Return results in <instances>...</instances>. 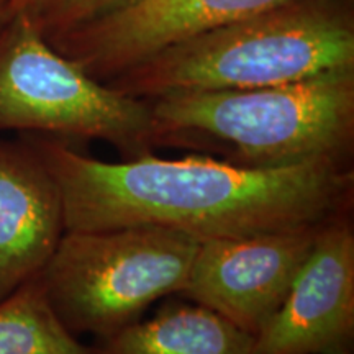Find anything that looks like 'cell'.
<instances>
[{
  "label": "cell",
  "mask_w": 354,
  "mask_h": 354,
  "mask_svg": "<svg viewBox=\"0 0 354 354\" xmlns=\"http://www.w3.org/2000/svg\"><path fill=\"white\" fill-rule=\"evenodd\" d=\"M55 177L66 232L153 225L198 243L322 225L354 205L351 162L248 169L216 158L154 154L107 162L59 138H25Z\"/></svg>",
  "instance_id": "cell-1"
},
{
  "label": "cell",
  "mask_w": 354,
  "mask_h": 354,
  "mask_svg": "<svg viewBox=\"0 0 354 354\" xmlns=\"http://www.w3.org/2000/svg\"><path fill=\"white\" fill-rule=\"evenodd\" d=\"M149 102L156 148H209L221 161L248 169L351 162L354 68L279 86Z\"/></svg>",
  "instance_id": "cell-2"
},
{
  "label": "cell",
  "mask_w": 354,
  "mask_h": 354,
  "mask_svg": "<svg viewBox=\"0 0 354 354\" xmlns=\"http://www.w3.org/2000/svg\"><path fill=\"white\" fill-rule=\"evenodd\" d=\"M351 68V0H289L172 44L105 84L154 100L279 86Z\"/></svg>",
  "instance_id": "cell-3"
},
{
  "label": "cell",
  "mask_w": 354,
  "mask_h": 354,
  "mask_svg": "<svg viewBox=\"0 0 354 354\" xmlns=\"http://www.w3.org/2000/svg\"><path fill=\"white\" fill-rule=\"evenodd\" d=\"M197 248L187 234L153 225L69 230L38 277L71 333L105 338L179 294Z\"/></svg>",
  "instance_id": "cell-4"
},
{
  "label": "cell",
  "mask_w": 354,
  "mask_h": 354,
  "mask_svg": "<svg viewBox=\"0 0 354 354\" xmlns=\"http://www.w3.org/2000/svg\"><path fill=\"white\" fill-rule=\"evenodd\" d=\"M0 130L107 141L123 159L151 154V102L95 81L15 13L0 26Z\"/></svg>",
  "instance_id": "cell-5"
},
{
  "label": "cell",
  "mask_w": 354,
  "mask_h": 354,
  "mask_svg": "<svg viewBox=\"0 0 354 354\" xmlns=\"http://www.w3.org/2000/svg\"><path fill=\"white\" fill-rule=\"evenodd\" d=\"M323 225L198 243L179 295L256 338L284 304Z\"/></svg>",
  "instance_id": "cell-6"
},
{
  "label": "cell",
  "mask_w": 354,
  "mask_h": 354,
  "mask_svg": "<svg viewBox=\"0 0 354 354\" xmlns=\"http://www.w3.org/2000/svg\"><path fill=\"white\" fill-rule=\"evenodd\" d=\"M286 2L289 0H141L44 38L105 84L172 44Z\"/></svg>",
  "instance_id": "cell-7"
},
{
  "label": "cell",
  "mask_w": 354,
  "mask_h": 354,
  "mask_svg": "<svg viewBox=\"0 0 354 354\" xmlns=\"http://www.w3.org/2000/svg\"><path fill=\"white\" fill-rule=\"evenodd\" d=\"M353 212L320 228L289 294L254 338V354H335L354 338Z\"/></svg>",
  "instance_id": "cell-8"
},
{
  "label": "cell",
  "mask_w": 354,
  "mask_h": 354,
  "mask_svg": "<svg viewBox=\"0 0 354 354\" xmlns=\"http://www.w3.org/2000/svg\"><path fill=\"white\" fill-rule=\"evenodd\" d=\"M66 233L55 177L28 141L0 140V302L39 276Z\"/></svg>",
  "instance_id": "cell-9"
},
{
  "label": "cell",
  "mask_w": 354,
  "mask_h": 354,
  "mask_svg": "<svg viewBox=\"0 0 354 354\" xmlns=\"http://www.w3.org/2000/svg\"><path fill=\"white\" fill-rule=\"evenodd\" d=\"M91 348L94 354H254V336L202 305L169 304Z\"/></svg>",
  "instance_id": "cell-10"
},
{
  "label": "cell",
  "mask_w": 354,
  "mask_h": 354,
  "mask_svg": "<svg viewBox=\"0 0 354 354\" xmlns=\"http://www.w3.org/2000/svg\"><path fill=\"white\" fill-rule=\"evenodd\" d=\"M0 354H94L56 317L39 277L0 302Z\"/></svg>",
  "instance_id": "cell-11"
},
{
  "label": "cell",
  "mask_w": 354,
  "mask_h": 354,
  "mask_svg": "<svg viewBox=\"0 0 354 354\" xmlns=\"http://www.w3.org/2000/svg\"><path fill=\"white\" fill-rule=\"evenodd\" d=\"M76 0H7V15H25L41 30L51 32Z\"/></svg>",
  "instance_id": "cell-12"
},
{
  "label": "cell",
  "mask_w": 354,
  "mask_h": 354,
  "mask_svg": "<svg viewBox=\"0 0 354 354\" xmlns=\"http://www.w3.org/2000/svg\"><path fill=\"white\" fill-rule=\"evenodd\" d=\"M138 2H141V0H76V2L68 8V12L64 13L63 19L59 20V24H57L51 32L44 35V37H51V35L61 33L76 25L110 15V13L131 7Z\"/></svg>",
  "instance_id": "cell-13"
},
{
  "label": "cell",
  "mask_w": 354,
  "mask_h": 354,
  "mask_svg": "<svg viewBox=\"0 0 354 354\" xmlns=\"http://www.w3.org/2000/svg\"><path fill=\"white\" fill-rule=\"evenodd\" d=\"M7 19V0H0V26Z\"/></svg>",
  "instance_id": "cell-14"
},
{
  "label": "cell",
  "mask_w": 354,
  "mask_h": 354,
  "mask_svg": "<svg viewBox=\"0 0 354 354\" xmlns=\"http://www.w3.org/2000/svg\"><path fill=\"white\" fill-rule=\"evenodd\" d=\"M335 354H353V353H351V349H349V351H342V353H335Z\"/></svg>",
  "instance_id": "cell-15"
}]
</instances>
